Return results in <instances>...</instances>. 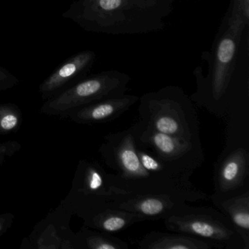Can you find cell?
<instances>
[{
    "label": "cell",
    "mask_w": 249,
    "mask_h": 249,
    "mask_svg": "<svg viewBox=\"0 0 249 249\" xmlns=\"http://www.w3.org/2000/svg\"><path fill=\"white\" fill-rule=\"evenodd\" d=\"M241 18L226 14L208 54V72L200 68L194 72L196 90L192 102L222 119L226 135L249 134V75L238 71L239 53L249 26Z\"/></svg>",
    "instance_id": "obj_1"
},
{
    "label": "cell",
    "mask_w": 249,
    "mask_h": 249,
    "mask_svg": "<svg viewBox=\"0 0 249 249\" xmlns=\"http://www.w3.org/2000/svg\"><path fill=\"white\" fill-rule=\"evenodd\" d=\"M175 0H77L62 14L84 31L136 36L162 30Z\"/></svg>",
    "instance_id": "obj_2"
},
{
    "label": "cell",
    "mask_w": 249,
    "mask_h": 249,
    "mask_svg": "<svg viewBox=\"0 0 249 249\" xmlns=\"http://www.w3.org/2000/svg\"><path fill=\"white\" fill-rule=\"evenodd\" d=\"M99 152L105 164L116 173H109L112 190L137 195L164 194L186 201L175 188L144 168L137 154L131 126L106 135Z\"/></svg>",
    "instance_id": "obj_3"
},
{
    "label": "cell",
    "mask_w": 249,
    "mask_h": 249,
    "mask_svg": "<svg viewBox=\"0 0 249 249\" xmlns=\"http://www.w3.org/2000/svg\"><path fill=\"white\" fill-rule=\"evenodd\" d=\"M141 121L166 135L201 143L197 113L190 97L177 86H167L139 97Z\"/></svg>",
    "instance_id": "obj_4"
},
{
    "label": "cell",
    "mask_w": 249,
    "mask_h": 249,
    "mask_svg": "<svg viewBox=\"0 0 249 249\" xmlns=\"http://www.w3.org/2000/svg\"><path fill=\"white\" fill-rule=\"evenodd\" d=\"M164 223L170 231L209 242L217 249H246L231 221L215 207L190 206L186 202Z\"/></svg>",
    "instance_id": "obj_5"
},
{
    "label": "cell",
    "mask_w": 249,
    "mask_h": 249,
    "mask_svg": "<svg viewBox=\"0 0 249 249\" xmlns=\"http://www.w3.org/2000/svg\"><path fill=\"white\" fill-rule=\"evenodd\" d=\"M130 76L119 71H106L86 77L59 95L45 101L40 112L68 119L72 110L110 97L126 94Z\"/></svg>",
    "instance_id": "obj_6"
},
{
    "label": "cell",
    "mask_w": 249,
    "mask_h": 249,
    "mask_svg": "<svg viewBox=\"0 0 249 249\" xmlns=\"http://www.w3.org/2000/svg\"><path fill=\"white\" fill-rule=\"evenodd\" d=\"M131 128L137 146L151 153L172 170L189 178L205 161L202 143L157 132L141 120Z\"/></svg>",
    "instance_id": "obj_7"
},
{
    "label": "cell",
    "mask_w": 249,
    "mask_h": 249,
    "mask_svg": "<svg viewBox=\"0 0 249 249\" xmlns=\"http://www.w3.org/2000/svg\"><path fill=\"white\" fill-rule=\"evenodd\" d=\"M113 192L109 173L97 161L79 163L68 198L72 212L81 218L107 206Z\"/></svg>",
    "instance_id": "obj_8"
},
{
    "label": "cell",
    "mask_w": 249,
    "mask_h": 249,
    "mask_svg": "<svg viewBox=\"0 0 249 249\" xmlns=\"http://www.w3.org/2000/svg\"><path fill=\"white\" fill-rule=\"evenodd\" d=\"M213 187L209 199H227L249 190V141H226L214 165Z\"/></svg>",
    "instance_id": "obj_9"
},
{
    "label": "cell",
    "mask_w": 249,
    "mask_h": 249,
    "mask_svg": "<svg viewBox=\"0 0 249 249\" xmlns=\"http://www.w3.org/2000/svg\"><path fill=\"white\" fill-rule=\"evenodd\" d=\"M112 192L113 196L107 206L140 214L145 221L164 220L187 202L178 196L164 194L137 195Z\"/></svg>",
    "instance_id": "obj_10"
},
{
    "label": "cell",
    "mask_w": 249,
    "mask_h": 249,
    "mask_svg": "<svg viewBox=\"0 0 249 249\" xmlns=\"http://www.w3.org/2000/svg\"><path fill=\"white\" fill-rule=\"evenodd\" d=\"M96 58L95 52L87 50L78 52L64 61L40 84L39 92L42 100L46 101L59 95L88 76Z\"/></svg>",
    "instance_id": "obj_11"
},
{
    "label": "cell",
    "mask_w": 249,
    "mask_h": 249,
    "mask_svg": "<svg viewBox=\"0 0 249 249\" xmlns=\"http://www.w3.org/2000/svg\"><path fill=\"white\" fill-rule=\"evenodd\" d=\"M138 100V96L126 94L105 99L72 110L68 119L80 124L107 123L120 117Z\"/></svg>",
    "instance_id": "obj_12"
},
{
    "label": "cell",
    "mask_w": 249,
    "mask_h": 249,
    "mask_svg": "<svg viewBox=\"0 0 249 249\" xmlns=\"http://www.w3.org/2000/svg\"><path fill=\"white\" fill-rule=\"evenodd\" d=\"M83 219L87 227L108 233L119 232L136 223L145 221L140 214L110 206L85 215Z\"/></svg>",
    "instance_id": "obj_13"
},
{
    "label": "cell",
    "mask_w": 249,
    "mask_h": 249,
    "mask_svg": "<svg viewBox=\"0 0 249 249\" xmlns=\"http://www.w3.org/2000/svg\"><path fill=\"white\" fill-rule=\"evenodd\" d=\"M137 246L141 249H217L212 243L182 233L151 231Z\"/></svg>",
    "instance_id": "obj_14"
},
{
    "label": "cell",
    "mask_w": 249,
    "mask_h": 249,
    "mask_svg": "<svg viewBox=\"0 0 249 249\" xmlns=\"http://www.w3.org/2000/svg\"><path fill=\"white\" fill-rule=\"evenodd\" d=\"M213 205L231 221L249 249V190L224 199H211Z\"/></svg>",
    "instance_id": "obj_15"
},
{
    "label": "cell",
    "mask_w": 249,
    "mask_h": 249,
    "mask_svg": "<svg viewBox=\"0 0 249 249\" xmlns=\"http://www.w3.org/2000/svg\"><path fill=\"white\" fill-rule=\"evenodd\" d=\"M78 249H128L126 242L115 237L111 233L94 230L83 226L75 234Z\"/></svg>",
    "instance_id": "obj_16"
},
{
    "label": "cell",
    "mask_w": 249,
    "mask_h": 249,
    "mask_svg": "<svg viewBox=\"0 0 249 249\" xmlns=\"http://www.w3.org/2000/svg\"><path fill=\"white\" fill-rule=\"evenodd\" d=\"M23 122L21 108L15 103L0 104V135L16 133L19 130Z\"/></svg>",
    "instance_id": "obj_17"
},
{
    "label": "cell",
    "mask_w": 249,
    "mask_h": 249,
    "mask_svg": "<svg viewBox=\"0 0 249 249\" xmlns=\"http://www.w3.org/2000/svg\"><path fill=\"white\" fill-rule=\"evenodd\" d=\"M227 14L249 22V0H231Z\"/></svg>",
    "instance_id": "obj_18"
},
{
    "label": "cell",
    "mask_w": 249,
    "mask_h": 249,
    "mask_svg": "<svg viewBox=\"0 0 249 249\" xmlns=\"http://www.w3.org/2000/svg\"><path fill=\"white\" fill-rule=\"evenodd\" d=\"M21 148V145L18 141H8L0 142V166L5 160L15 155Z\"/></svg>",
    "instance_id": "obj_19"
},
{
    "label": "cell",
    "mask_w": 249,
    "mask_h": 249,
    "mask_svg": "<svg viewBox=\"0 0 249 249\" xmlns=\"http://www.w3.org/2000/svg\"><path fill=\"white\" fill-rule=\"evenodd\" d=\"M19 82V79L17 76L0 65V91L11 89L18 85Z\"/></svg>",
    "instance_id": "obj_20"
},
{
    "label": "cell",
    "mask_w": 249,
    "mask_h": 249,
    "mask_svg": "<svg viewBox=\"0 0 249 249\" xmlns=\"http://www.w3.org/2000/svg\"><path fill=\"white\" fill-rule=\"evenodd\" d=\"M14 218L15 216L11 213L0 214V237L12 227Z\"/></svg>",
    "instance_id": "obj_21"
}]
</instances>
